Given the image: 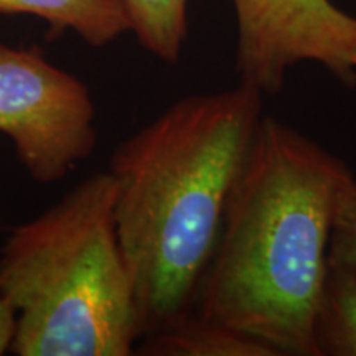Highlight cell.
<instances>
[{"label": "cell", "mask_w": 356, "mask_h": 356, "mask_svg": "<svg viewBox=\"0 0 356 356\" xmlns=\"http://www.w3.org/2000/svg\"><path fill=\"white\" fill-rule=\"evenodd\" d=\"M264 118L248 84L191 95L114 149V221L140 338L191 314L229 197Z\"/></svg>", "instance_id": "obj_1"}, {"label": "cell", "mask_w": 356, "mask_h": 356, "mask_svg": "<svg viewBox=\"0 0 356 356\" xmlns=\"http://www.w3.org/2000/svg\"><path fill=\"white\" fill-rule=\"evenodd\" d=\"M353 178L343 159L264 114L195 310L277 356H315V310L338 207Z\"/></svg>", "instance_id": "obj_2"}, {"label": "cell", "mask_w": 356, "mask_h": 356, "mask_svg": "<svg viewBox=\"0 0 356 356\" xmlns=\"http://www.w3.org/2000/svg\"><path fill=\"white\" fill-rule=\"evenodd\" d=\"M0 293L17 314L13 355L136 353L139 314L109 172L84 178L8 233L0 248Z\"/></svg>", "instance_id": "obj_3"}, {"label": "cell", "mask_w": 356, "mask_h": 356, "mask_svg": "<svg viewBox=\"0 0 356 356\" xmlns=\"http://www.w3.org/2000/svg\"><path fill=\"white\" fill-rule=\"evenodd\" d=\"M0 132L35 181L58 184L95 152V99L40 48L0 42Z\"/></svg>", "instance_id": "obj_4"}, {"label": "cell", "mask_w": 356, "mask_h": 356, "mask_svg": "<svg viewBox=\"0 0 356 356\" xmlns=\"http://www.w3.org/2000/svg\"><path fill=\"white\" fill-rule=\"evenodd\" d=\"M238 81L274 96L300 63L356 88V17L332 0H233Z\"/></svg>", "instance_id": "obj_5"}, {"label": "cell", "mask_w": 356, "mask_h": 356, "mask_svg": "<svg viewBox=\"0 0 356 356\" xmlns=\"http://www.w3.org/2000/svg\"><path fill=\"white\" fill-rule=\"evenodd\" d=\"M0 15L35 17L53 35L73 32L96 48L131 32L122 0H0Z\"/></svg>", "instance_id": "obj_6"}, {"label": "cell", "mask_w": 356, "mask_h": 356, "mask_svg": "<svg viewBox=\"0 0 356 356\" xmlns=\"http://www.w3.org/2000/svg\"><path fill=\"white\" fill-rule=\"evenodd\" d=\"M136 350L145 356H277L262 341L203 317L197 310L142 337Z\"/></svg>", "instance_id": "obj_7"}, {"label": "cell", "mask_w": 356, "mask_h": 356, "mask_svg": "<svg viewBox=\"0 0 356 356\" xmlns=\"http://www.w3.org/2000/svg\"><path fill=\"white\" fill-rule=\"evenodd\" d=\"M315 356H356V262L328 256L314 318Z\"/></svg>", "instance_id": "obj_8"}, {"label": "cell", "mask_w": 356, "mask_h": 356, "mask_svg": "<svg viewBox=\"0 0 356 356\" xmlns=\"http://www.w3.org/2000/svg\"><path fill=\"white\" fill-rule=\"evenodd\" d=\"M131 32L159 60L175 63L188 35L190 0H122Z\"/></svg>", "instance_id": "obj_9"}, {"label": "cell", "mask_w": 356, "mask_h": 356, "mask_svg": "<svg viewBox=\"0 0 356 356\" xmlns=\"http://www.w3.org/2000/svg\"><path fill=\"white\" fill-rule=\"evenodd\" d=\"M330 257L356 262V177L343 191L333 229Z\"/></svg>", "instance_id": "obj_10"}, {"label": "cell", "mask_w": 356, "mask_h": 356, "mask_svg": "<svg viewBox=\"0 0 356 356\" xmlns=\"http://www.w3.org/2000/svg\"><path fill=\"white\" fill-rule=\"evenodd\" d=\"M17 314L6 297L0 293V356L12 351L13 338H15Z\"/></svg>", "instance_id": "obj_11"}]
</instances>
